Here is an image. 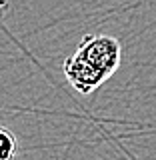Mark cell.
<instances>
[{"instance_id": "1", "label": "cell", "mask_w": 156, "mask_h": 160, "mask_svg": "<svg viewBox=\"0 0 156 160\" xmlns=\"http://www.w3.org/2000/svg\"><path fill=\"white\" fill-rule=\"evenodd\" d=\"M76 54L84 58L90 66H94L104 78H110L120 66L122 58V46L116 38L106 36V34H90L84 36L78 44Z\"/></svg>"}, {"instance_id": "3", "label": "cell", "mask_w": 156, "mask_h": 160, "mask_svg": "<svg viewBox=\"0 0 156 160\" xmlns=\"http://www.w3.org/2000/svg\"><path fill=\"white\" fill-rule=\"evenodd\" d=\"M18 150L16 136L0 124V160H14V154Z\"/></svg>"}, {"instance_id": "2", "label": "cell", "mask_w": 156, "mask_h": 160, "mask_svg": "<svg viewBox=\"0 0 156 160\" xmlns=\"http://www.w3.org/2000/svg\"><path fill=\"white\" fill-rule=\"evenodd\" d=\"M64 76H66V80L72 84V88L78 90V92L84 94V96L92 94L94 90L106 80L96 68L90 66L86 60L80 58L76 52H74L70 58L64 60Z\"/></svg>"}, {"instance_id": "4", "label": "cell", "mask_w": 156, "mask_h": 160, "mask_svg": "<svg viewBox=\"0 0 156 160\" xmlns=\"http://www.w3.org/2000/svg\"><path fill=\"white\" fill-rule=\"evenodd\" d=\"M0 8H6V2H4V0H0Z\"/></svg>"}]
</instances>
